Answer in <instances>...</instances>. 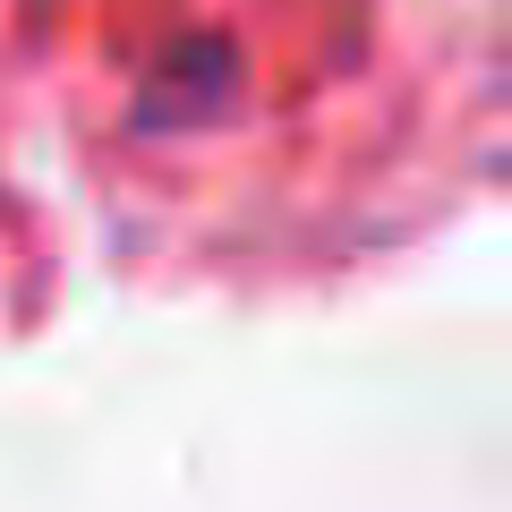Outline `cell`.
I'll return each instance as SVG.
<instances>
[]
</instances>
